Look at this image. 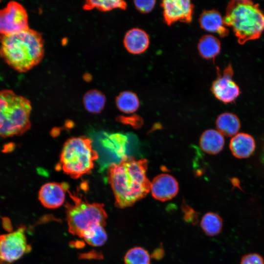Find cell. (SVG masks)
Wrapping results in <instances>:
<instances>
[{
  "label": "cell",
  "mask_w": 264,
  "mask_h": 264,
  "mask_svg": "<svg viewBox=\"0 0 264 264\" xmlns=\"http://www.w3.org/2000/svg\"><path fill=\"white\" fill-rule=\"evenodd\" d=\"M147 167L146 159L136 160L126 155L119 162L109 165L108 181L117 207L131 206L150 192L151 182L146 176Z\"/></svg>",
  "instance_id": "1"
},
{
  "label": "cell",
  "mask_w": 264,
  "mask_h": 264,
  "mask_svg": "<svg viewBox=\"0 0 264 264\" xmlns=\"http://www.w3.org/2000/svg\"><path fill=\"white\" fill-rule=\"evenodd\" d=\"M0 56L15 70L25 72L37 65L44 56L41 34L29 28L0 36Z\"/></svg>",
  "instance_id": "2"
},
{
  "label": "cell",
  "mask_w": 264,
  "mask_h": 264,
  "mask_svg": "<svg viewBox=\"0 0 264 264\" xmlns=\"http://www.w3.org/2000/svg\"><path fill=\"white\" fill-rule=\"evenodd\" d=\"M223 21L226 27H232L241 44L259 39L264 31V13L251 0L230 1Z\"/></svg>",
  "instance_id": "3"
},
{
  "label": "cell",
  "mask_w": 264,
  "mask_h": 264,
  "mask_svg": "<svg viewBox=\"0 0 264 264\" xmlns=\"http://www.w3.org/2000/svg\"><path fill=\"white\" fill-rule=\"evenodd\" d=\"M30 101L10 89L0 91V137L21 135L31 127Z\"/></svg>",
  "instance_id": "4"
},
{
  "label": "cell",
  "mask_w": 264,
  "mask_h": 264,
  "mask_svg": "<svg viewBox=\"0 0 264 264\" xmlns=\"http://www.w3.org/2000/svg\"><path fill=\"white\" fill-rule=\"evenodd\" d=\"M92 140L85 136L72 137L64 143L60 156V168L73 179L91 172L98 158Z\"/></svg>",
  "instance_id": "5"
},
{
  "label": "cell",
  "mask_w": 264,
  "mask_h": 264,
  "mask_svg": "<svg viewBox=\"0 0 264 264\" xmlns=\"http://www.w3.org/2000/svg\"><path fill=\"white\" fill-rule=\"evenodd\" d=\"M67 192L72 200L71 203H66L65 205L68 230L71 234L81 238L91 227L105 226L108 215L103 203H90L71 192L69 189Z\"/></svg>",
  "instance_id": "6"
},
{
  "label": "cell",
  "mask_w": 264,
  "mask_h": 264,
  "mask_svg": "<svg viewBox=\"0 0 264 264\" xmlns=\"http://www.w3.org/2000/svg\"><path fill=\"white\" fill-rule=\"evenodd\" d=\"M25 230L21 224L15 230L0 235V264H12L31 251Z\"/></svg>",
  "instance_id": "7"
},
{
  "label": "cell",
  "mask_w": 264,
  "mask_h": 264,
  "mask_svg": "<svg viewBox=\"0 0 264 264\" xmlns=\"http://www.w3.org/2000/svg\"><path fill=\"white\" fill-rule=\"evenodd\" d=\"M28 15L20 3L11 1L0 10V34L9 35L29 28Z\"/></svg>",
  "instance_id": "8"
},
{
  "label": "cell",
  "mask_w": 264,
  "mask_h": 264,
  "mask_svg": "<svg viewBox=\"0 0 264 264\" xmlns=\"http://www.w3.org/2000/svg\"><path fill=\"white\" fill-rule=\"evenodd\" d=\"M217 67V77L211 86V91L214 95L220 101L229 103L233 102L240 95V90L237 84L233 81L234 70L229 64L220 71Z\"/></svg>",
  "instance_id": "9"
},
{
  "label": "cell",
  "mask_w": 264,
  "mask_h": 264,
  "mask_svg": "<svg viewBox=\"0 0 264 264\" xmlns=\"http://www.w3.org/2000/svg\"><path fill=\"white\" fill-rule=\"evenodd\" d=\"M163 18L168 25L180 21L190 23L193 19L194 5L189 0H165L161 2Z\"/></svg>",
  "instance_id": "10"
},
{
  "label": "cell",
  "mask_w": 264,
  "mask_h": 264,
  "mask_svg": "<svg viewBox=\"0 0 264 264\" xmlns=\"http://www.w3.org/2000/svg\"><path fill=\"white\" fill-rule=\"evenodd\" d=\"M68 189L67 183L55 182L46 183L39 191V200L45 208H59L64 203L66 194Z\"/></svg>",
  "instance_id": "11"
},
{
  "label": "cell",
  "mask_w": 264,
  "mask_h": 264,
  "mask_svg": "<svg viewBox=\"0 0 264 264\" xmlns=\"http://www.w3.org/2000/svg\"><path fill=\"white\" fill-rule=\"evenodd\" d=\"M151 191L156 199L165 201L174 198L178 191L176 179L168 174H161L155 176L151 183Z\"/></svg>",
  "instance_id": "12"
},
{
  "label": "cell",
  "mask_w": 264,
  "mask_h": 264,
  "mask_svg": "<svg viewBox=\"0 0 264 264\" xmlns=\"http://www.w3.org/2000/svg\"><path fill=\"white\" fill-rule=\"evenodd\" d=\"M199 23L203 30L217 33L221 37H224L229 34V30L224 24L223 18L217 10L203 11L200 15Z\"/></svg>",
  "instance_id": "13"
},
{
  "label": "cell",
  "mask_w": 264,
  "mask_h": 264,
  "mask_svg": "<svg viewBox=\"0 0 264 264\" xmlns=\"http://www.w3.org/2000/svg\"><path fill=\"white\" fill-rule=\"evenodd\" d=\"M123 43L128 52L133 54H139L147 49L150 44V38L144 30L133 28L126 32Z\"/></svg>",
  "instance_id": "14"
},
{
  "label": "cell",
  "mask_w": 264,
  "mask_h": 264,
  "mask_svg": "<svg viewBox=\"0 0 264 264\" xmlns=\"http://www.w3.org/2000/svg\"><path fill=\"white\" fill-rule=\"evenodd\" d=\"M229 148L235 157L238 158H247L252 154L255 150V140L248 133H237L231 138Z\"/></svg>",
  "instance_id": "15"
},
{
  "label": "cell",
  "mask_w": 264,
  "mask_h": 264,
  "mask_svg": "<svg viewBox=\"0 0 264 264\" xmlns=\"http://www.w3.org/2000/svg\"><path fill=\"white\" fill-rule=\"evenodd\" d=\"M201 149L205 153L215 154L220 153L224 145L223 135L218 131L210 129L204 132L199 139Z\"/></svg>",
  "instance_id": "16"
},
{
  "label": "cell",
  "mask_w": 264,
  "mask_h": 264,
  "mask_svg": "<svg viewBox=\"0 0 264 264\" xmlns=\"http://www.w3.org/2000/svg\"><path fill=\"white\" fill-rule=\"evenodd\" d=\"M218 131L222 135L233 136L237 134L240 127V121L238 116L231 112L220 114L216 121Z\"/></svg>",
  "instance_id": "17"
},
{
  "label": "cell",
  "mask_w": 264,
  "mask_h": 264,
  "mask_svg": "<svg viewBox=\"0 0 264 264\" xmlns=\"http://www.w3.org/2000/svg\"><path fill=\"white\" fill-rule=\"evenodd\" d=\"M220 40L212 35H205L201 37L198 44L199 55L204 59L214 60L220 51Z\"/></svg>",
  "instance_id": "18"
},
{
  "label": "cell",
  "mask_w": 264,
  "mask_h": 264,
  "mask_svg": "<svg viewBox=\"0 0 264 264\" xmlns=\"http://www.w3.org/2000/svg\"><path fill=\"white\" fill-rule=\"evenodd\" d=\"M106 101L105 95L97 89L87 92L83 97V103L86 110L89 112L97 114L104 109Z\"/></svg>",
  "instance_id": "19"
},
{
  "label": "cell",
  "mask_w": 264,
  "mask_h": 264,
  "mask_svg": "<svg viewBox=\"0 0 264 264\" xmlns=\"http://www.w3.org/2000/svg\"><path fill=\"white\" fill-rule=\"evenodd\" d=\"M116 105L118 109L125 113H132L136 111L139 107V100L135 93L130 91L121 92L116 98Z\"/></svg>",
  "instance_id": "20"
},
{
  "label": "cell",
  "mask_w": 264,
  "mask_h": 264,
  "mask_svg": "<svg viewBox=\"0 0 264 264\" xmlns=\"http://www.w3.org/2000/svg\"><path fill=\"white\" fill-rule=\"evenodd\" d=\"M200 225L204 233L210 236L219 234L221 231L223 221L217 213L208 212L202 218Z\"/></svg>",
  "instance_id": "21"
},
{
  "label": "cell",
  "mask_w": 264,
  "mask_h": 264,
  "mask_svg": "<svg viewBox=\"0 0 264 264\" xmlns=\"http://www.w3.org/2000/svg\"><path fill=\"white\" fill-rule=\"evenodd\" d=\"M103 225H97L86 231L82 235L81 238L89 245L98 247L101 246L106 242L108 236Z\"/></svg>",
  "instance_id": "22"
},
{
  "label": "cell",
  "mask_w": 264,
  "mask_h": 264,
  "mask_svg": "<svg viewBox=\"0 0 264 264\" xmlns=\"http://www.w3.org/2000/svg\"><path fill=\"white\" fill-rule=\"evenodd\" d=\"M85 10H90L94 8L101 11H109L116 8L125 9L127 3L121 0H87L83 5Z\"/></svg>",
  "instance_id": "23"
},
{
  "label": "cell",
  "mask_w": 264,
  "mask_h": 264,
  "mask_svg": "<svg viewBox=\"0 0 264 264\" xmlns=\"http://www.w3.org/2000/svg\"><path fill=\"white\" fill-rule=\"evenodd\" d=\"M124 262L125 264H150V256L143 248L134 247L127 251Z\"/></svg>",
  "instance_id": "24"
},
{
  "label": "cell",
  "mask_w": 264,
  "mask_h": 264,
  "mask_svg": "<svg viewBox=\"0 0 264 264\" xmlns=\"http://www.w3.org/2000/svg\"><path fill=\"white\" fill-rule=\"evenodd\" d=\"M118 120L122 123L130 125L135 129L140 128L143 124L142 118L137 115H133L128 117L119 116Z\"/></svg>",
  "instance_id": "25"
},
{
  "label": "cell",
  "mask_w": 264,
  "mask_h": 264,
  "mask_svg": "<svg viewBox=\"0 0 264 264\" xmlns=\"http://www.w3.org/2000/svg\"><path fill=\"white\" fill-rule=\"evenodd\" d=\"M134 4L136 8L140 12L147 13L151 12L155 4V0H134Z\"/></svg>",
  "instance_id": "26"
},
{
  "label": "cell",
  "mask_w": 264,
  "mask_h": 264,
  "mask_svg": "<svg viewBox=\"0 0 264 264\" xmlns=\"http://www.w3.org/2000/svg\"><path fill=\"white\" fill-rule=\"evenodd\" d=\"M240 264H264L263 257L257 253H251L244 255Z\"/></svg>",
  "instance_id": "27"
},
{
  "label": "cell",
  "mask_w": 264,
  "mask_h": 264,
  "mask_svg": "<svg viewBox=\"0 0 264 264\" xmlns=\"http://www.w3.org/2000/svg\"><path fill=\"white\" fill-rule=\"evenodd\" d=\"M182 208L185 213V219L187 221H189L192 222H194L195 219L197 217V214L193 209L189 207L185 204H183Z\"/></svg>",
  "instance_id": "28"
},
{
  "label": "cell",
  "mask_w": 264,
  "mask_h": 264,
  "mask_svg": "<svg viewBox=\"0 0 264 264\" xmlns=\"http://www.w3.org/2000/svg\"><path fill=\"white\" fill-rule=\"evenodd\" d=\"M261 160L262 162L264 164V147L261 154Z\"/></svg>",
  "instance_id": "29"
}]
</instances>
